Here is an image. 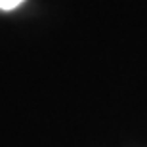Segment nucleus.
Wrapping results in <instances>:
<instances>
[{"mask_svg":"<svg viewBox=\"0 0 147 147\" xmlns=\"http://www.w3.org/2000/svg\"><path fill=\"white\" fill-rule=\"evenodd\" d=\"M23 0H0V10H13Z\"/></svg>","mask_w":147,"mask_h":147,"instance_id":"1","label":"nucleus"}]
</instances>
